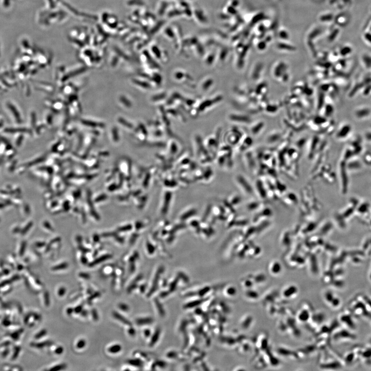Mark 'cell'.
Listing matches in <instances>:
<instances>
[{
	"instance_id": "1",
	"label": "cell",
	"mask_w": 371,
	"mask_h": 371,
	"mask_svg": "<svg viewBox=\"0 0 371 371\" xmlns=\"http://www.w3.org/2000/svg\"><path fill=\"white\" fill-rule=\"evenodd\" d=\"M222 99V97L221 95H219L218 97H214L213 99H207L205 101L202 102V103H200V104L198 105L197 107V110L199 112V113L200 112H205L206 110L210 109L212 107H213V106H215V105L218 104L219 102L221 101Z\"/></svg>"
},
{
	"instance_id": "2",
	"label": "cell",
	"mask_w": 371,
	"mask_h": 371,
	"mask_svg": "<svg viewBox=\"0 0 371 371\" xmlns=\"http://www.w3.org/2000/svg\"><path fill=\"white\" fill-rule=\"evenodd\" d=\"M214 85L215 81L213 79H212L211 77L206 78L201 81L200 85V89L201 90V92L206 93L210 91Z\"/></svg>"
},
{
	"instance_id": "3",
	"label": "cell",
	"mask_w": 371,
	"mask_h": 371,
	"mask_svg": "<svg viewBox=\"0 0 371 371\" xmlns=\"http://www.w3.org/2000/svg\"><path fill=\"white\" fill-rule=\"evenodd\" d=\"M174 79L176 81H178L179 83L186 84L185 82H188L189 81H192L193 79L190 76L185 74V73L181 72H176L175 73Z\"/></svg>"
},
{
	"instance_id": "4",
	"label": "cell",
	"mask_w": 371,
	"mask_h": 371,
	"mask_svg": "<svg viewBox=\"0 0 371 371\" xmlns=\"http://www.w3.org/2000/svg\"><path fill=\"white\" fill-rule=\"evenodd\" d=\"M206 143L204 144L206 145V146L208 148H210L212 150L216 149L217 148V146L219 144V142H218V139L215 137H209L207 138V140H206Z\"/></svg>"
},
{
	"instance_id": "5",
	"label": "cell",
	"mask_w": 371,
	"mask_h": 371,
	"mask_svg": "<svg viewBox=\"0 0 371 371\" xmlns=\"http://www.w3.org/2000/svg\"><path fill=\"white\" fill-rule=\"evenodd\" d=\"M235 130H231L229 132V133L227 134L226 136V140L228 143L230 144H236L237 142L238 139H239V135L237 134V132L235 134Z\"/></svg>"
},
{
	"instance_id": "6",
	"label": "cell",
	"mask_w": 371,
	"mask_h": 371,
	"mask_svg": "<svg viewBox=\"0 0 371 371\" xmlns=\"http://www.w3.org/2000/svg\"><path fill=\"white\" fill-rule=\"evenodd\" d=\"M229 120L236 122H246L248 121V118L246 116L238 115L236 114H231L229 116Z\"/></svg>"
},
{
	"instance_id": "7",
	"label": "cell",
	"mask_w": 371,
	"mask_h": 371,
	"mask_svg": "<svg viewBox=\"0 0 371 371\" xmlns=\"http://www.w3.org/2000/svg\"><path fill=\"white\" fill-rule=\"evenodd\" d=\"M166 97H167V94L166 92L157 93L152 97L151 101L154 103H156V102L158 103L160 102L163 101L166 99Z\"/></svg>"
},
{
	"instance_id": "8",
	"label": "cell",
	"mask_w": 371,
	"mask_h": 371,
	"mask_svg": "<svg viewBox=\"0 0 371 371\" xmlns=\"http://www.w3.org/2000/svg\"><path fill=\"white\" fill-rule=\"evenodd\" d=\"M113 316L117 320L121 322H122V323H123L124 324L130 325V321L128 320L126 318H125L123 316H122V315L119 314L118 312H116V311L113 312Z\"/></svg>"
},
{
	"instance_id": "9",
	"label": "cell",
	"mask_w": 371,
	"mask_h": 371,
	"mask_svg": "<svg viewBox=\"0 0 371 371\" xmlns=\"http://www.w3.org/2000/svg\"><path fill=\"white\" fill-rule=\"evenodd\" d=\"M122 349L121 345L120 344H115L112 345L108 349V351L112 354H116L120 352Z\"/></svg>"
},
{
	"instance_id": "10",
	"label": "cell",
	"mask_w": 371,
	"mask_h": 371,
	"mask_svg": "<svg viewBox=\"0 0 371 371\" xmlns=\"http://www.w3.org/2000/svg\"><path fill=\"white\" fill-rule=\"evenodd\" d=\"M86 344V341L84 339H81L77 343L76 347H77V349H83L84 347H85Z\"/></svg>"
},
{
	"instance_id": "11",
	"label": "cell",
	"mask_w": 371,
	"mask_h": 371,
	"mask_svg": "<svg viewBox=\"0 0 371 371\" xmlns=\"http://www.w3.org/2000/svg\"><path fill=\"white\" fill-rule=\"evenodd\" d=\"M47 333V331L45 329H43L40 331H39L38 334H37L36 335H35V338L36 339H40L41 337H43L44 336L46 335Z\"/></svg>"
},
{
	"instance_id": "12",
	"label": "cell",
	"mask_w": 371,
	"mask_h": 371,
	"mask_svg": "<svg viewBox=\"0 0 371 371\" xmlns=\"http://www.w3.org/2000/svg\"><path fill=\"white\" fill-rule=\"evenodd\" d=\"M66 367V365L63 364V365H56L54 367L51 368L50 370V371H59V370H61L65 369Z\"/></svg>"
},
{
	"instance_id": "13",
	"label": "cell",
	"mask_w": 371,
	"mask_h": 371,
	"mask_svg": "<svg viewBox=\"0 0 371 371\" xmlns=\"http://www.w3.org/2000/svg\"><path fill=\"white\" fill-rule=\"evenodd\" d=\"M67 264H61V265H59V266H55L52 269H53V270H54V271L63 270V269H66V268H67Z\"/></svg>"
},
{
	"instance_id": "14",
	"label": "cell",
	"mask_w": 371,
	"mask_h": 371,
	"mask_svg": "<svg viewBox=\"0 0 371 371\" xmlns=\"http://www.w3.org/2000/svg\"><path fill=\"white\" fill-rule=\"evenodd\" d=\"M92 317H93V320H98V319H99V318H98V314H97V310H95V309H93V310H92Z\"/></svg>"
},
{
	"instance_id": "15",
	"label": "cell",
	"mask_w": 371,
	"mask_h": 371,
	"mask_svg": "<svg viewBox=\"0 0 371 371\" xmlns=\"http://www.w3.org/2000/svg\"><path fill=\"white\" fill-rule=\"evenodd\" d=\"M118 306L119 307V308L121 309L123 311H128V305L125 304H123V303L120 304Z\"/></svg>"
},
{
	"instance_id": "16",
	"label": "cell",
	"mask_w": 371,
	"mask_h": 371,
	"mask_svg": "<svg viewBox=\"0 0 371 371\" xmlns=\"http://www.w3.org/2000/svg\"><path fill=\"white\" fill-rule=\"evenodd\" d=\"M364 37H365V39L367 41V42L371 44V33L367 32L366 34L365 35Z\"/></svg>"
},
{
	"instance_id": "17",
	"label": "cell",
	"mask_w": 371,
	"mask_h": 371,
	"mask_svg": "<svg viewBox=\"0 0 371 371\" xmlns=\"http://www.w3.org/2000/svg\"><path fill=\"white\" fill-rule=\"evenodd\" d=\"M66 291V288H64V287H61V288H59V289L58 290V294L59 295V296H63L65 294Z\"/></svg>"
},
{
	"instance_id": "18",
	"label": "cell",
	"mask_w": 371,
	"mask_h": 371,
	"mask_svg": "<svg viewBox=\"0 0 371 371\" xmlns=\"http://www.w3.org/2000/svg\"><path fill=\"white\" fill-rule=\"evenodd\" d=\"M112 132H113V135H114V137H113L114 141L115 142H117L118 141V132H117V130L116 129V130L115 129V130H113Z\"/></svg>"
},
{
	"instance_id": "19",
	"label": "cell",
	"mask_w": 371,
	"mask_h": 371,
	"mask_svg": "<svg viewBox=\"0 0 371 371\" xmlns=\"http://www.w3.org/2000/svg\"><path fill=\"white\" fill-rule=\"evenodd\" d=\"M63 347H58L57 349H55V352L56 354H57L58 355H60L63 353Z\"/></svg>"
},
{
	"instance_id": "20",
	"label": "cell",
	"mask_w": 371,
	"mask_h": 371,
	"mask_svg": "<svg viewBox=\"0 0 371 371\" xmlns=\"http://www.w3.org/2000/svg\"><path fill=\"white\" fill-rule=\"evenodd\" d=\"M45 296V304L48 306L49 304V293L48 292H45V296Z\"/></svg>"
},
{
	"instance_id": "21",
	"label": "cell",
	"mask_w": 371,
	"mask_h": 371,
	"mask_svg": "<svg viewBox=\"0 0 371 371\" xmlns=\"http://www.w3.org/2000/svg\"><path fill=\"white\" fill-rule=\"evenodd\" d=\"M81 310H82V307L81 306L76 307V308L74 309V312H75V313H79V312H81Z\"/></svg>"
},
{
	"instance_id": "22",
	"label": "cell",
	"mask_w": 371,
	"mask_h": 371,
	"mask_svg": "<svg viewBox=\"0 0 371 371\" xmlns=\"http://www.w3.org/2000/svg\"><path fill=\"white\" fill-rule=\"evenodd\" d=\"M79 275H80V277H83V278H86H86L88 279V278H89V276L87 274L82 273V274H79Z\"/></svg>"
},
{
	"instance_id": "23",
	"label": "cell",
	"mask_w": 371,
	"mask_h": 371,
	"mask_svg": "<svg viewBox=\"0 0 371 371\" xmlns=\"http://www.w3.org/2000/svg\"><path fill=\"white\" fill-rule=\"evenodd\" d=\"M9 2H10V0H4V3H3L4 6H5V7L9 6Z\"/></svg>"
},
{
	"instance_id": "24",
	"label": "cell",
	"mask_w": 371,
	"mask_h": 371,
	"mask_svg": "<svg viewBox=\"0 0 371 371\" xmlns=\"http://www.w3.org/2000/svg\"><path fill=\"white\" fill-rule=\"evenodd\" d=\"M73 311H74V310H73V309L71 308H69L67 309V313L68 314H71Z\"/></svg>"
}]
</instances>
